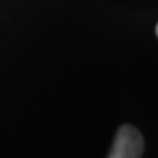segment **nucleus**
Instances as JSON below:
<instances>
[{
    "instance_id": "nucleus-1",
    "label": "nucleus",
    "mask_w": 158,
    "mask_h": 158,
    "mask_svg": "<svg viewBox=\"0 0 158 158\" xmlns=\"http://www.w3.org/2000/svg\"><path fill=\"white\" fill-rule=\"evenodd\" d=\"M144 140L141 133L132 125H123L117 131L108 158H141Z\"/></svg>"
},
{
    "instance_id": "nucleus-2",
    "label": "nucleus",
    "mask_w": 158,
    "mask_h": 158,
    "mask_svg": "<svg viewBox=\"0 0 158 158\" xmlns=\"http://www.w3.org/2000/svg\"><path fill=\"white\" fill-rule=\"evenodd\" d=\"M156 33H157V36H158V25H157V28H156Z\"/></svg>"
}]
</instances>
